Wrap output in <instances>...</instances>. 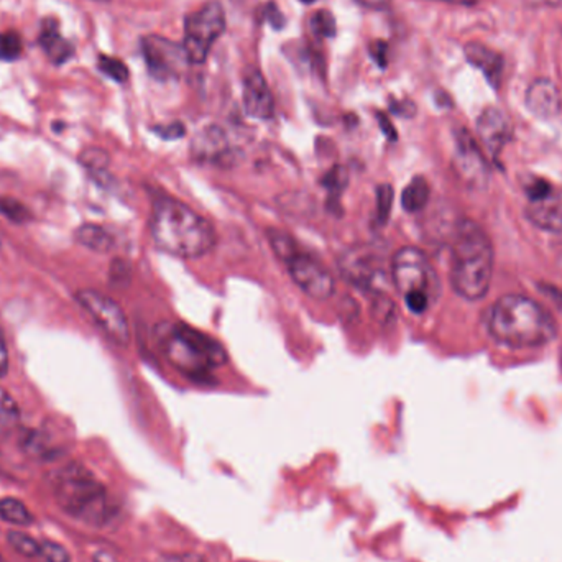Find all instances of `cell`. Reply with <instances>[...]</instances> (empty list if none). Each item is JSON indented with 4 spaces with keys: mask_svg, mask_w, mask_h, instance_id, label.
I'll return each mask as SVG.
<instances>
[{
    "mask_svg": "<svg viewBox=\"0 0 562 562\" xmlns=\"http://www.w3.org/2000/svg\"><path fill=\"white\" fill-rule=\"evenodd\" d=\"M55 502L74 520L102 526L112 510L106 487L81 463H68L55 473L51 482Z\"/></svg>",
    "mask_w": 562,
    "mask_h": 562,
    "instance_id": "5b68a950",
    "label": "cell"
},
{
    "mask_svg": "<svg viewBox=\"0 0 562 562\" xmlns=\"http://www.w3.org/2000/svg\"><path fill=\"white\" fill-rule=\"evenodd\" d=\"M76 240L81 246L98 254H108L116 246L114 236L108 232V229L98 224H84L79 227L76 230Z\"/></svg>",
    "mask_w": 562,
    "mask_h": 562,
    "instance_id": "ffe728a7",
    "label": "cell"
},
{
    "mask_svg": "<svg viewBox=\"0 0 562 562\" xmlns=\"http://www.w3.org/2000/svg\"><path fill=\"white\" fill-rule=\"evenodd\" d=\"M534 5H551V7H558L562 5V0H530Z\"/></svg>",
    "mask_w": 562,
    "mask_h": 562,
    "instance_id": "60d3db41",
    "label": "cell"
},
{
    "mask_svg": "<svg viewBox=\"0 0 562 562\" xmlns=\"http://www.w3.org/2000/svg\"><path fill=\"white\" fill-rule=\"evenodd\" d=\"M454 167L463 183L473 189H483L489 185L490 171L485 155L465 128H459L455 132Z\"/></svg>",
    "mask_w": 562,
    "mask_h": 562,
    "instance_id": "7c38bea8",
    "label": "cell"
},
{
    "mask_svg": "<svg viewBox=\"0 0 562 562\" xmlns=\"http://www.w3.org/2000/svg\"><path fill=\"white\" fill-rule=\"evenodd\" d=\"M99 69L117 82H125L128 79V68L117 58L112 56H100L99 58Z\"/></svg>",
    "mask_w": 562,
    "mask_h": 562,
    "instance_id": "83f0119b",
    "label": "cell"
},
{
    "mask_svg": "<svg viewBox=\"0 0 562 562\" xmlns=\"http://www.w3.org/2000/svg\"><path fill=\"white\" fill-rule=\"evenodd\" d=\"M226 10L220 2L209 0L185 20V41L187 61L204 65L217 39L226 31Z\"/></svg>",
    "mask_w": 562,
    "mask_h": 562,
    "instance_id": "ba28073f",
    "label": "cell"
},
{
    "mask_svg": "<svg viewBox=\"0 0 562 562\" xmlns=\"http://www.w3.org/2000/svg\"><path fill=\"white\" fill-rule=\"evenodd\" d=\"M477 132L483 147L493 158H497L512 138V124L500 108H489L477 120Z\"/></svg>",
    "mask_w": 562,
    "mask_h": 562,
    "instance_id": "9a60e30c",
    "label": "cell"
},
{
    "mask_svg": "<svg viewBox=\"0 0 562 562\" xmlns=\"http://www.w3.org/2000/svg\"><path fill=\"white\" fill-rule=\"evenodd\" d=\"M155 339L168 364L196 382H206L229 360L224 345L191 325L181 323L158 324Z\"/></svg>",
    "mask_w": 562,
    "mask_h": 562,
    "instance_id": "277c9868",
    "label": "cell"
},
{
    "mask_svg": "<svg viewBox=\"0 0 562 562\" xmlns=\"http://www.w3.org/2000/svg\"><path fill=\"white\" fill-rule=\"evenodd\" d=\"M301 2H303V4H313L316 0H301Z\"/></svg>",
    "mask_w": 562,
    "mask_h": 562,
    "instance_id": "ee69618b",
    "label": "cell"
},
{
    "mask_svg": "<svg viewBox=\"0 0 562 562\" xmlns=\"http://www.w3.org/2000/svg\"><path fill=\"white\" fill-rule=\"evenodd\" d=\"M526 217L532 226L546 232L559 234L562 232V201L552 195L541 201H530L526 207Z\"/></svg>",
    "mask_w": 562,
    "mask_h": 562,
    "instance_id": "e0dca14e",
    "label": "cell"
},
{
    "mask_svg": "<svg viewBox=\"0 0 562 562\" xmlns=\"http://www.w3.org/2000/svg\"><path fill=\"white\" fill-rule=\"evenodd\" d=\"M266 237L276 256L285 264L291 280L306 296L324 301L334 295V276L329 268L301 250L293 237L278 229L266 230Z\"/></svg>",
    "mask_w": 562,
    "mask_h": 562,
    "instance_id": "52a82bcc",
    "label": "cell"
},
{
    "mask_svg": "<svg viewBox=\"0 0 562 562\" xmlns=\"http://www.w3.org/2000/svg\"><path fill=\"white\" fill-rule=\"evenodd\" d=\"M393 187L390 185H382L376 189V212H375L376 224L384 226L388 220L392 207H393Z\"/></svg>",
    "mask_w": 562,
    "mask_h": 562,
    "instance_id": "484cf974",
    "label": "cell"
},
{
    "mask_svg": "<svg viewBox=\"0 0 562 562\" xmlns=\"http://www.w3.org/2000/svg\"><path fill=\"white\" fill-rule=\"evenodd\" d=\"M431 196V189L423 177H416L404 186L402 193V206L406 212L416 214L423 211Z\"/></svg>",
    "mask_w": 562,
    "mask_h": 562,
    "instance_id": "44dd1931",
    "label": "cell"
},
{
    "mask_svg": "<svg viewBox=\"0 0 562 562\" xmlns=\"http://www.w3.org/2000/svg\"><path fill=\"white\" fill-rule=\"evenodd\" d=\"M265 15L266 19H268V23H270L273 29L280 30L285 27V17H283V13L280 12V9L276 7V4H273V2L266 4Z\"/></svg>",
    "mask_w": 562,
    "mask_h": 562,
    "instance_id": "8d00e7d4",
    "label": "cell"
},
{
    "mask_svg": "<svg viewBox=\"0 0 562 562\" xmlns=\"http://www.w3.org/2000/svg\"><path fill=\"white\" fill-rule=\"evenodd\" d=\"M19 423V404L5 388L0 386V434L12 433Z\"/></svg>",
    "mask_w": 562,
    "mask_h": 562,
    "instance_id": "603a6c76",
    "label": "cell"
},
{
    "mask_svg": "<svg viewBox=\"0 0 562 562\" xmlns=\"http://www.w3.org/2000/svg\"><path fill=\"white\" fill-rule=\"evenodd\" d=\"M376 118H378V124H380V128L384 130L385 135L390 138V140H396V130L392 125L390 118L386 117L382 112H376Z\"/></svg>",
    "mask_w": 562,
    "mask_h": 562,
    "instance_id": "f35d334b",
    "label": "cell"
},
{
    "mask_svg": "<svg viewBox=\"0 0 562 562\" xmlns=\"http://www.w3.org/2000/svg\"><path fill=\"white\" fill-rule=\"evenodd\" d=\"M0 520L15 526H30L33 523V514L25 503L17 498H4L0 500Z\"/></svg>",
    "mask_w": 562,
    "mask_h": 562,
    "instance_id": "7402d4cb",
    "label": "cell"
},
{
    "mask_svg": "<svg viewBox=\"0 0 562 562\" xmlns=\"http://www.w3.org/2000/svg\"><path fill=\"white\" fill-rule=\"evenodd\" d=\"M526 193H528L530 201H541V199L551 196V185L544 179H536V181H532L530 186L526 187Z\"/></svg>",
    "mask_w": 562,
    "mask_h": 562,
    "instance_id": "e575fe53",
    "label": "cell"
},
{
    "mask_svg": "<svg viewBox=\"0 0 562 562\" xmlns=\"http://www.w3.org/2000/svg\"><path fill=\"white\" fill-rule=\"evenodd\" d=\"M489 334L512 349H534L554 341L558 325L546 307L530 296L505 295L483 317Z\"/></svg>",
    "mask_w": 562,
    "mask_h": 562,
    "instance_id": "7a4b0ae2",
    "label": "cell"
},
{
    "mask_svg": "<svg viewBox=\"0 0 562 562\" xmlns=\"http://www.w3.org/2000/svg\"><path fill=\"white\" fill-rule=\"evenodd\" d=\"M524 104L534 117H556L561 112V92L549 79H536V81H532V86L526 91Z\"/></svg>",
    "mask_w": 562,
    "mask_h": 562,
    "instance_id": "2e32d148",
    "label": "cell"
},
{
    "mask_svg": "<svg viewBox=\"0 0 562 562\" xmlns=\"http://www.w3.org/2000/svg\"><path fill=\"white\" fill-rule=\"evenodd\" d=\"M0 562H4V559H2V556H0Z\"/></svg>",
    "mask_w": 562,
    "mask_h": 562,
    "instance_id": "f6af8a7d",
    "label": "cell"
},
{
    "mask_svg": "<svg viewBox=\"0 0 562 562\" xmlns=\"http://www.w3.org/2000/svg\"><path fill=\"white\" fill-rule=\"evenodd\" d=\"M150 236L161 252L177 258H201L217 244L214 226L175 197L160 196L151 204Z\"/></svg>",
    "mask_w": 562,
    "mask_h": 562,
    "instance_id": "6da1fadb",
    "label": "cell"
},
{
    "mask_svg": "<svg viewBox=\"0 0 562 562\" xmlns=\"http://www.w3.org/2000/svg\"><path fill=\"white\" fill-rule=\"evenodd\" d=\"M0 248H2V244H0Z\"/></svg>",
    "mask_w": 562,
    "mask_h": 562,
    "instance_id": "7dc6e473",
    "label": "cell"
},
{
    "mask_svg": "<svg viewBox=\"0 0 562 562\" xmlns=\"http://www.w3.org/2000/svg\"><path fill=\"white\" fill-rule=\"evenodd\" d=\"M443 2H451V4H472L473 0H443Z\"/></svg>",
    "mask_w": 562,
    "mask_h": 562,
    "instance_id": "7bdbcfd3",
    "label": "cell"
},
{
    "mask_svg": "<svg viewBox=\"0 0 562 562\" xmlns=\"http://www.w3.org/2000/svg\"><path fill=\"white\" fill-rule=\"evenodd\" d=\"M390 275L404 305L414 313L423 315L441 295V280L429 256L418 246H402L394 252Z\"/></svg>",
    "mask_w": 562,
    "mask_h": 562,
    "instance_id": "8992f818",
    "label": "cell"
},
{
    "mask_svg": "<svg viewBox=\"0 0 562 562\" xmlns=\"http://www.w3.org/2000/svg\"><path fill=\"white\" fill-rule=\"evenodd\" d=\"M324 185L329 187V191H342V187L347 185V175L344 168L335 167L325 175Z\"/></svg>",
    "mask_w": 562,
    "mask_h": 562,
    "instance_id": "d6a6232c",
    "label": "cell"
},
{
    "mask_svg": "<svg viewBox=\"0 0 562 562\" xmlns=\"http://www.w3.org/2000/svg\"><path fill=\"white\" fill-rule=\"evenodd\" d=\"M39 39L41 48L45 49V53L48 55L49 59L53 63H56V65L66 63L73 56V53H74L73 45L69 43L68 39L61 37L58 23L55 20L48 19L43 22Z\"/></svg>",
    "mask_w": 562,
    "mask_h": 562,
    "instance_id": "d6986e66",
    "label": "cell"
},
{
    "mask_svg": "<svg viewBox=\"0 0 562 562\" xmlns=\"http://www.w3.org/2000/svg\"><path fill=\"white\" fill-rule=\"evenodd\" d=\"M7 370H9V349H7L5 337L0 329V380L5 376Z\"/></svg>",
    "mask_w": 562,
    "mask_h": 562,
    "instance_id": "74e56055",
    "label": "cell"
},
{
    "mask_svg": "<svg viewBox=\"0 0 562 562\" xmlns=\"http://www.w3.org/2000/svg\"><path fill=\"white\" fill-rule=\"evenodd\" d=\"M370 56L378 65V68L385 69L388 66V45L384 39H375L370 43Z\"/></svg>",
    "mask_w": 562,
    "mask_h": 562,
    "instance_id": "836d02e7",
    "label": "cell"
},
{
    "mask_svg": "<svg viewBox=\"0 0 562 562\" xmlns=\"http://www.w3.org/2000/svg\"><path fill=\"white\" fill-rule=\"evenodd\" d=\"M74 298L112 342L120 347H127L130 344L127 316L110 296L104 295L98 290L84 288L79 290Z\"/></svg>",
    "mask_w": 562,
    "mask_h": 562,
    "instance_id": "9c48e42d",
    "label": "cell"
},
{
    "mask_svg": "<svg viewBox=\"0 0 562 562\" xmlns=\"http://www.w3.org/2000/svg\"><path fill=\"white\" fill-rule=\"evenodd\" d=\"M7 542L10 548H13L15 552L25 558H39V546L41 542L35 541L31 536L22 532H7Z\"/></svg>",
    "mask_w": 562,
    "mask_h": 562,
    "instance_id": "cb8c5ba5",
    "label": "cell"
},
{
    "mask_svg": "<svg viewBox=\"0 0 562 562\" xmlns=\"http://www.w3.org/2000/svg\"><path fill=\"white\" fill-rule=\"evenodd\" d=\"M244 108L250 117L268 120L275 114V99L266 84L262 71L246 68L244 74Z\"/></svg>",
    "mask_w": 562,
    "mask_h": 562,
    "instance_id": "5bb4252c",
    "label": "cell"
},
{
    "mask_svg": "<svg viewBox=\"0 0 562 562\" xmlns=\"http://www.w3.org/2000/svg\"><path fill=\"white\" fill-rule=\"evenodd\" d=\"M193 155L199 161L229 167L236 161V150L230 147L226 132L217 125L201 130L193 142Z\"/></svg>",
    "mask_w": 562,
    "mask_h": 562,
    "instance_id": "4fadbf2b",
    "label": "cell"
},
{
    "mask_svg": "<svg viewBox=\"0 0 562 562\" xmlns=\"http://www.w3.org/2000/svg\"><path fill=\"white\" fill-rule=\"evenodd\" d=\"M0 212L13 222H23L27 219V209L15 199H0Z\"/></svg>",
    "mask_w": 562,
    "mask_h": 562,
    "instance_id": "1f68e13d",
    "label": "cell"
},
{
    "mask_svg": "<svg viewBox=\"0 0 562 562\" xmlns=\"http://www.w3.org/2000/svg\"><path fill=\"white\" fill-rule=\"evenodd\" d=\"M355 2H359L360 5L368 7V9H384L388 4V0H355Z\"/></svg>",
    "mask_w": 562,
    "mask_h": 562,
    "instance_id": "ab89813d",
    "label": "cell"
},
{
    "mask_svg": "<svg viewBox=\"0 0 562 562\" xmlns=\"http://www.w3.org/2000/svg\"><path fill=\"white\" fill-rule=\"evenodd\" d=\"M561 364H562V355H561Z\"/></svg>",
    "mask_w": 562,
    "mask_h": 562,
    "instance_id": "bcb514c9",
    "label": "cell"
},
{
    "mask_svg": "<svg viewBox=\"0 0 562 562\" xmlns=\"http://www.w3.org/2000/svg\"><path fill=\"white\" fill-rule=\"evenodd\" d=\"M341 273L349 283L365 290L376 291L380 281L385 280L384 258L372 246H357L349 248L339 260Z\"/></svg>",
    "mask_w": 562,
    "mask_h": 562,
    "instance_id": "8fae6325",
    "label": "cell"
},
{
    "mask_svg": "<svg viewBox=\"0 0 562 562\" xmlns=\"http://www.w3.org/2000/svg\"><path fill=\"white\" fill-rule=\"evenodd\" d=\"M155 132H157L158 135L161 138H167V140H175V138H181L185 134H186V130H185V125L181 124V122H173V124H169V125H163V127L155 128Z\"/></svg>",
    "mask_w": 562,
    "mask_h": 562,
    "instance_id": "d590c367",
    "label": "cell"
},
{
    "mask_svg": "<svg viewBox=\"0 0 562 562\" xmlns=\"http://www.w3.org/2000/svg\"><path fill=\"white\" fill-rule=\"evenodd\" d=\"M463 53L467 61L472 65L473 68L480 69L492 86L500 84L503 65L498 53L483 47L480 43H467Z\"/></svg>",
    "mask_w": 562,
    "mask_h": 562,
    "instance_id": "ac0fdd59",
    "label": "cell"
},
{
    "mask_svg": "<svg viewBox=\"0 0 562 562\" xmlns=\"http://www.w3.org/2000/svg\"><path fill=\"white\" fill-rule=\"evenodd\" d=\"M142 55L147 63L148 73L158 81L177 79L186 69V51L183 45L161 35H147L140 41Z\"/></svg>",
    "mask_w": 562,
    "mask_h": 562,
    "instance_id": "30bf717a",
    "label": "cell"
},
{
    "mask_svg": "<svg viewBox=\"0 0 562 562\" xmlns=\"http://www.w3.org/2000/svg\"><path fill=\"white\" fill-rule=\"evenodd\" d=\"M39 558L45 562H71V554L68 549L55 541L41 542Z\"/></svg>",
    "mask_w": 562,
    "mask_h": 562,
    "instance_id": "f546056e",
    "label": "cell"
},
{
    "mask_svg": "<svg viewBox=\"0 0 562 562\" xmlns=\"http://www.w3.org/2000/svg\"><path fill=\"white\" fill-rule=\"evenodd\" d=\"M492 240L477 222L463 219L455 229L451 260V286L455 295L479 301L492 286Z\"/></svg>",
    "mask_w": 562,
    "mask_h": 562,
    "instance_id": "3957f363",
    "label": "cell"
},
{
    "mask_svg": "<svg viewBox=\"0 0 562 562\" xmlns=\"http://www.w3.org/2000/svg\"><path fill=\"white\" fill-rule=\"evenodd\" d=\"M175 562H203V561H201V559H195L193 556H186V558H183V559H179V558H177V559H175Z\"/></svg>",
    "mask_w": 562,
    "mask_h": 562,
    "instance_id": "b9f144b4",
    "label": "cell"
},
{
    "mask_svg": "<svg viewBox=\"0 0 562 562\" xmlns=\"http://www.w3.org/2000/svg\"><path fill=\"white\" fill-rule=\"evenodd\" d=\"M309 22H311V30L317 37H323V39L335 37V31H337L335 19L329 10H317Z\"/></svg>",
    "mask_w": 562,
    "mask_h": 562,
    "instance_id": "4316f807",
    "label": "cell"
},
{
    "mask_svg": "<svg viewBox=\"0 0 562 562\" xmlns=\"http://www.w3.org/2000/svg\"><path fill=\"white\" fill-rule=\"evenodd\" d=\"M374 316L375 319L380 323V324H390L394 319V303L385 296L384 293H375L374 305Z\"/></svg>",
    "mask_w": 562,
    "mask_h": 562,
    "instance_id": "f1b7e54d",
    "label": "cell"
},
{
    "mask_svg": "<svg viewBox=\"0 0 562 562\" xmlns=\"http://www.w3.org/2000/svg\"><path fill=\"white\" fill-rule=\"evenodd\" d=\"M23 53V41L17 31H4L0 33V59L2 61H15Z\"/></svg>",
    "mask_w": 562,
    "mask_h": 562,
    "instance_id": "d4e9b609",
    "label": "cell"
},
{
    "mask_svg": "<svg viewBox=\"0 0 562 562\" xmlns=\"http://www.w3.org/2000/svg\"><path fill=\"white\" fill-rule=\"evenodd\" d=\"M81 163L92 171L106 169L108 163V153L100 148H89L81 155Z\"/></svg>",
    "mask_w": 562,
    "mask_h": 562,
    "instance_id": "4dcf8cb0",
    "label": "cell"
}]
</instances>
